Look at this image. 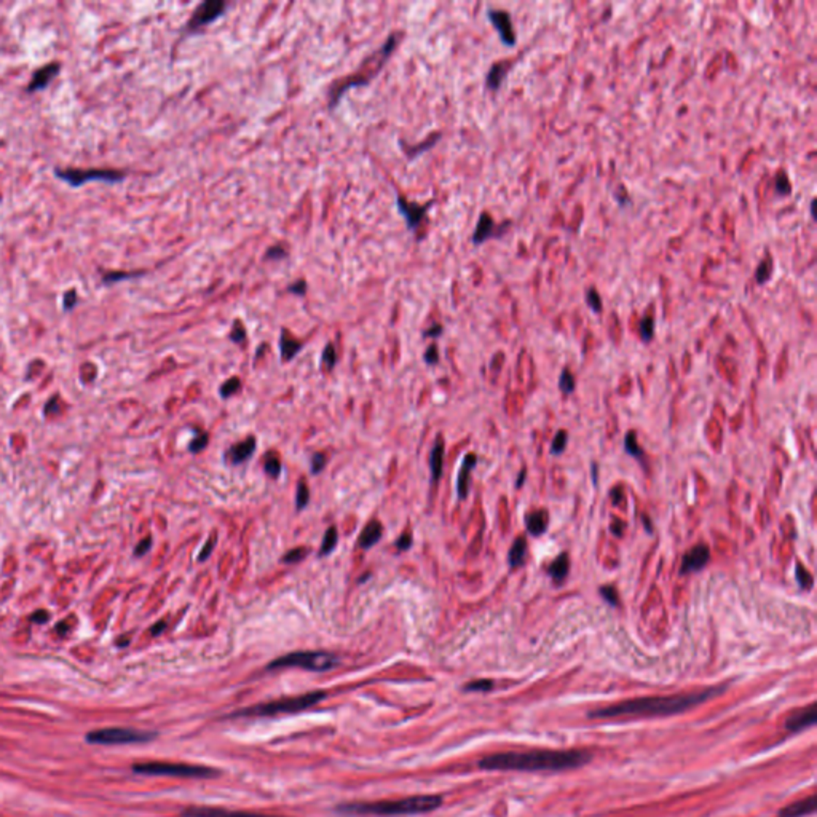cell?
Wrapping results in <instances>:
<instances>
[{
	"label": "cell",
	"mask_w": 817,
	"mask_h": 817,
	"mask_svg": "<svg viewBox=\"0 0 817 817\" xmlns=\"http://www.w3.org/2000/svg\"><path fill=\"white\" fill-rule=\"evenodd\" d=\"M589 760L591 755L579 750L504 752L485 757L479 766L490 771H566L579 768Z\"/></svg>",
	"instance_id": "cell-1"
},
{
	"label": "cell",
	"mask_w": 817,
	"mask_h": 817,
	"mask_svg": "<svg viewBox=\"0 0 817 817\" xmlns=\"http://www.w3.org/2000/svg\"><path fill=\"white\" fill-rule=\"evenodd\" d=\"M720 688H709L696 693H686V695H672V696H648L631 700L618 704L602 707V709L592 710V719H618V717H667L680 714L695 707L706 700H709Z\"/></svg>",
	"instance_id": "cell-2"
},
{
	"label": "cell",
	"mask_w": 817,
	"mask_h": 817,
	"mask_svg": "<svg viewBox=\"0 0 817 817\" xmlns=\"http://www.w3.org/2000/svg\"><path fill=\"white\" fill-rule=\"evenodd\" d=\"M440 803H443V798L439 795H418L398 800L372 801V803H350L342 806L340 811L346 814L379 817L412 816L434 811L436 808H439Z\"/></svg>",
	"instance_id": "cell-3"
},
{
	"label": "cell",
	"mask_w": 817,
	"mask_h": 817,
	"mask_svg": "<svg viewBox=\"0 0 817 817\" xmlns=\"http://www.w3.org/2000/svg\"><path fill=\"white\" fill-rule=\"evenodd\" d=\"M399 36L398 34H391V36L386 38V42L382 45V48L377 49L374 54H370V56L366 59V61L361 64V67L356 71L353 76H350L344 82H337L335 85H333V88L329 90V95H328V107L333 111L337 106H339L340 99L344 98V95L348 90H351L353 87H363V85H368V83L372 80L374 77L379 76V72L382 71L385 63L388 61V58L393 54L394 48L398 47V42H399Z\"/></svg>",
	"instance_id": "cell-4"
},
{
	"label": "cell",
	"mask_w": 817,
	"mask_h": 817,
	"mask_svg": "<svg viewBox=\"0 0 817 817\" xmlns=\"http://www.w3.org/2000/svg\"><path fill=\"white\" fill-rule=\"evenodd\" d=\"M324 696L326 695L323 691L306 693V695H302V696L286 697V700L267 702V704L251 707V709H245V710L238 712L236 715H240V717H273V715H280V714H295V712L305 710V709H309V707L315 706L316 702H320Z\"/></svg>",
	"instance_id": "cell-5"
},
{
	"label": "cell",
	"mask_w": 817,
	"mask_h": 817,
	"mask_svg": "<svg viewBox=\"0 0 817 817\" xmlns=\"http://www.w3.org/2000/svg\"><path fill=\"white\" fill-rule=\"evenodd\" d=\"M339 664V658L326 651H295L291 655L281 656L278 660L271 661L269 669H281V667H300V669L324 672L331 671Z\"/></svg>",
	"instance_id": "cell-6"
},
{
	"label": "cell",
	"mask_w": 817,
	"mask_h": 817,
	"mask_svg": "<svg viewBox=\"0 0 817 817\" xmlns=\"http://www.w3.org/2000/svg\"><path fill=\"white\" fill-rule=\"evenodd\" d=\"M133 771L139 774L150 776H172V777H211L216 774L214 770L203 765L171 763V761H146L133 766Z\"/></svg>",
	"instance_id": "cell-7"
},
{
	"label": "cell",
	"mask_w": 817,
	"mask_h": 817,
	"mask_svg": "<svg viewBox=\"0 0 817 817\" xmlns=\"http://www.w3.org/2000/svg\"><path fill=\"white\" fill-rule=\"evenodd\" d=\"M54 175H56L59 179L67 182L71 187H82L83 184H87V182L93 181L115 184V182H122L125 179V172L117 170H96V168H91V170H76V168L59 170L58 168V170H54Z\"/></svg>",
	"instance_id": "cell-8"
},
{
	"label": "cell",
	"mask_w": 817,
	"mask_h": 817,
	"mask_svg": "<svg viewBox=\"0 0 817 817\" xmlns=\"http://www.w3.org/2000/svg\"><path fill=\"white\" fill-rule=\"evenodd\" d=\"M155 735L146 731L131 730V728H104V730H96L87 735V741L91 744H106V746H118V744H137V742H147L150 741Z\"/></svg>",
	"instance_id": "cell-9"
},
{
	"label": "cell",
	"mask_w": 817,
	"mask_h": 817,
	"mask_svg": "<svg viewBox=\"0 0 817 817\" xmlns=\"http://www.w3.org/2000/svg\"><path fill=\"white\" fill-rule=\"evenodd\" d=\"M227 7H229V3L224 2V0H206V2H201L193 10L192 16L184 27V32L187 36L201 32L210 24L224 16Z\"/></svg>",
	"instance_id": "cell-10"
},
{
	"label": "cell",
	"mask_w": 817,
	"mask_h": 817,
	"mask_svg": "<svg viewBox=\"0 0 817 817\" xmlns=\"http://www.w3.org/2000/svg\"><path fill=\"white\" fill-rule=\"evenodd\" d=\"M432 205L433 203H427V205L410 203L405 200L401 193L398 195V198H396V206H398V211L401 212V216L404 217L405 225H407V229L410 232H418L420 225H422V222L425 221V216H427V212L429 208H432Z\"/></svg>",
	"instance_id": "cell-11"
},
{
	"label": "cell",
	"mask_w": 817,
	"mask_h": 817,
	"mask_svg": "<svg viewBox=\"0 0 817 817\" xmlns=\"http://www.w3.org/2000/svg\"><path fill=\"white\" fill-rule=\"evenodd\" d=\"M487 18L490 19V23L493 24L495 31H497L500 36V41H502L504 45L506 47L516 45L517 37H516V31H514V26H513L511 14H509L508 12H504V10L489 8Z\"/></svg>",
	"instance_id": "cell-12"
},
{
	"label": "cell",
	"mask_w": 817,
	"mask_h": 817,
	"mask_svg": "<svg viewBox=\"0 0 817 817\" xmlns=\"http://www.w3.org/2000/svg\"><path fill=\"white\" fill-rule=\"evenodd\" d=\"M709 561H710L709 546H706V544H702V543L697 544V546L691 548L690 551L685 554V557H683L680 573L682 575H686V573L701 570V568H704L707 566V562Z\"/></svg>",
	"instance_id": "cell-13"
},
{
	"label": "cell",
	"mask_w": 817,
	"mask_h": 817,
	"mask_svg": "<svg viewBox=\"0 0 817 817\" xmlns=\"http://www.w3.org/2000/svg\"><path fill=\"white\" fill-rule=\"evenodd\" d=\"M59 71H61V64L59 63H48L47 66L38 69V71L34 72L32 80L26 88L27 93H36L38 90L47 88L49 85V82H52L53 78L58 76Z\"/></svg>",
	"instance_id": "cell-14"
},
{
	"label": "cell",
	"mask_w": 817,
	"mask_h": 817,
	"mask_svg": "<svg viewBox=\"0 0 817 817\" xmlns=\"http://www.w3.org/2000/svg\"><path fill=\"white\" fill-rule=\"evenodd\" d=\"M184 817H281V816H269V814H257V813H247V811H229V809H219V808H190L184 811Z\"/></svg>",
	"instance_id": "cell-15"
},
{
	"label": "cell",
	"mask_w": 817,
	"mask_h": 817,
	"mask_svg": "<svg viewBox=\"0 0 817 817\" xmlns=\"http://www.w3.org/2000/svg\"><path fill=\"white\" fill-rule=\"evenodd\" d=\"M497 236H500V232L497 230V224H495L492 216L485 211L481 212V216H479V221H478V225H476V230H474L473 238H471L473 243L476 246H479L490 238H497Z\"/></svg>",
	"instance_id": "cell-16"
},
{
	"label": "cell",
	"mask_w": 817,
	"mask_h": 817,
	"mask_svg": "<svg viewBox=\"0 0 817 817\" xmlns=\"http://www.w3.org/2000/svg\"><path fill=\"white\" fill-rule=\"evenodd\" d=\"M254 450H256V439L251 436V438H246L245 440H241V443L232 445V447L229 449V452H227V462L232 465L245 463L251 458V455L254 454Z\"/></svg>",
	"instance_id": "cell-17"
},
{
	"label": "cell",
	"mask_w": 817,
	"mask_h": 817,
	"mask_svg": "<svg viewBox=\"0 0 817 817\" xmlns=\"http://www.w3.org/2000/svg\"><path fill=\"white\" fill-rule=\"evenodd\" d=\"M478 463V457L474 454H469L465 457L463 463H462V468H460V473H458V479H457V493H458V498L465 500L468 497V492H469V474H471L473 468L476 467Z\"/></svg>",
	"instance_id": "cell-18"
},
{
	"label": "cell",
	"mask_w": 817,
	"mask_h": 817,
	"mask_svg": "<svg viewBox=\"0 0 817 817\" xmlns=\"http://www.w3.org/2000/svg\"><path fill=\"white\" fill-rule=\"evenodd\" d=\"M816 723V706L811 704L806 709L800 710L798 714L790 715L785 721V728L789 731H801L805 728L813 726Z\"/></svg>",
	"instance_id": "cell-19"
},
{
	"label": "cell",
	"mask_w": 817,
	"mask_h": 817,
	"mask_svg": "<svg viewBox=\"0 0 817 817\" xmlns=\"http://www.w3.org/2000/svg\"><path fill=\"white\" fill-rule=\"evenodd\" d=\"M509 69H511V63L509 61L495 63L493 66L489 69L487 76H485V85H487L489 90L497 91V90H500V88H502L503 82L506 80Z\"/></svg>",
	"instance_id": "cell-20"
},
{
	"label": "cell",
	"mask_w": 817,
	"mask_h": 817,
	"mask_svg": "<svg viewBox=\"0 0 817 817\" xmlns=\"http://www.w3.org/2000/svg\"><path fill=\"white\" fill-rule=\"evenodd\" d=\"M816 811V796L811 795L808 798L798 800L795 803L785 806L784 809L779 811V817H803L808 814H813Z\"/></svg>",
	"instance_id": "cell-21"
},
{
	"label": "cell",
	"mask_w": 817,
	"mask_h": 817,
	"mask_svg": "<svg viewBox=\"0 0 817 817\" xmlns=\"http://www.w3.org/2000/svg\"><path fill=\"white\" fill-rule=\"evenodd\" d=\"M382 535H383L382 524H380L379 521H370L359 535V546L363 549H370L380 541Z\"/></svg>",
	"instance_id": "cell-22"
},
{
	"label": "cell",
	"mask_w": 817,
	"mask_h": 817,
	"mask_svg": "<svg viewBox=\"0 0 817 817\" xmlns=\"http://www.w3.org/2000/svg\"><path fill=\"white\" fill-rule=\"evenodd\" d=\"M526 526L527 530L532 535H543L546 532V528L549 526V514L548 511H544V509H538V511H533L530 513L527 519H526Z\"/></svg>",
	"instance_id": "cell-23"
},
{
	"label": "cell",
	"mask_w": 817,
	"mask_h": 817,
	"mask_svg": "<svg viewBox=\"0 0 817 817\" xmlns=\"http://www.w3.org/2000/svg\"><path fill=\"white\" fill-rule=\"evenodd\" d=\"M568 570H570V559H568L567 552L561 554V556H559L552 563H549V567H548V573L552 577V579L557 584L563 583V579H566L568 575Z\"/></svg>",
	"instance_id": "cell-24"
},
{
	"label": "cell",
	"mask_w": 817,
	"mask_h": 817,
	"mask_svg": "<svg viewBox=\"0 0 817 817\" xmlns=\"http://www.w3.org/2000/svg\"><path fill=\"white\" fill-rule=\"evenodd\" d=\"M443 463H444V443L443 439H438V443L432 450L429 455V469H432L433 482H438L443 474Z\"/></svg>",
	"instance_id": "cell-25"
},
{
	"label": "cell",
	"mask_w": 817,
	"mask_h": 817,
	"mask_svg": "<svg viewBox=\"0 0 817 817\" xmlns=\"http://www.w3.org/2000/svg\"><path fill=\"white\" fill-rule=\"evenodd\" d=\"M280 350L283 361H291L302 350V344L299 340H295L288 331H283L280 337Z\"/></svg>",
	"instance_id": "cell-26"
},
{
	"label": "cell",
	"mask_w": 817,
	"mask_h": 817,
	"mask_svg": "<svg viewBox=\"0 0 817 817\" xmlns=\"http://www.w3.org/2000/svg\"><path fill=\"white\" fill-rule=\"evenodd\" d=\"M526 551H527V541L524 537H519L516 538V541L509 549L508 552V562H509V567L511 568H517L521 567L524 561H526Z\"/></svg>",
	"instance_id": "cell-27"
},
{
	"label": "cell",
	"mask_w": 817,
	"mask_h": 817,
	"mask_svg": "<svg viewBox=\"0 0 817 817\" xmlns=\"http://www.w3.org/2000/svg\"><path fill=\"white\" fill-rule=\"evenodd\" d=\"M772 270H774V265H772V259H771V256L768 254V256L765 257L763 260L760 262L759 269H757V271H755V281H757V284L761 286V284L768 283V281L771 280V276H772Z\"/></svg>",
	"instance_id": "cell-28"
},
{
	"label": "cell",
	"mask_w": 817,
	"mask_h": 817,
	"mask_svg": "<svg viewBox=\"0 0 817 817\" xmlns=\"http://www.w3.org/2000/svg\"><path fill=\"white\" fill-rule=\"evenodd\" d=\"M337 541H339V533H337L335 527H329L326 530V535L323 538V544H321V549H320V556H328L329 552H333L335 546H337Z\"/></svg>",
	"instance_id": "cell-29"
},
{
	"label": "cell",
	"mask_w": 817,
	"mask_h": 817,
	"mask_svg": "<svg viewBox=\"0 0 817 817\" xmlns=\"http://www.w3.org/2000/svg\"><path fill=\"white\" fill-rule=\"evenodd\" d=\"M264 469L265 473L269 474L270 478L276 479L280 476L281 473V462H280V457L276 455V452H269L265 455V460H264Z\"/></svg>",
	"instance_id": "cell-30"
},
{
	"label": "cell",
	"mask_w": 817,
	"mask_h": 817,
	"mask_svg": "<svg viewBox=\"0 0 817 817\" xmlns=\"http://www.w3.org/2000/svg\"><path fill=\"white\" fill-rule=\"evenodd\" d=\"M638 334L643 342H650L655 337V318L653 316L648 315L638 323Z\"/></svg>",
	"instance_id": "cell-31"
},
{
	"label": "cell",
	"mask_w": 817,
	"mask_h": 817,
	"mask_svg": "<svg viewBox=\"0 0 817 817\" xmlns=\"http://www.w3.org/2000/svg\"><path fill=\"white\" fill-rule=\"evenodd\" d=\"M141 275H144V271H109V273L102 276V283L112 284V283H118L120 280L135 278V276H141Z\"/></svg>",
	"instance_id": "cell-32"
},
{
	"label": "cell",
	"mask_w": 817,
	"mask_h": 817,
	"mask_svg": "<svg viewBox=\"0 0 817 817\" xmlns=\"http://www.w3.org/2000/svg\"><path fill=\"white\" fill-rule=\"evenodd\" d=\"M584 299H586L587 306L594 311V313H602L603 302H602L601 294H598L596 288L586 289V295H584Z\"/></svg>",
	"instance_id": "cell-33"
},
{
	"label": "cell",
	"mask_w": 817,
	"mask_h": 817,
	"mask_svg": "<svg viewBox=\"0 0 817 817\" xmlns=\"http://www.w3.org/2000/svg\"><path fill=\"white\" fill-rule=\"evenodd\" d=\"M774 189H776V193H779V195H782V197H787L792 193V184H790L789 176H787L785 171H779L776 175Z\"/></svg>",
	"instance_id": "cell-34"
},
{
	"label": "cell",
	"mask_w": 817,
	"mask_h": 817,
	"mask_svg": "<svg viewBox=\"0 0 817 817\" xmlns=\"http://www.w3.org/2000/svg\"><path fill=\"white\" fill-rule=\"evenodd\" d=\"M310 502V492H309V487H306V484L302 481L297 485V495H295V504H297V509H304L306 504Z\"/></svg>",
	"instance_id": "cell-35"
},
{
	"label": "cell",
	"mask_w": 817,
	"mask_h": 817,
	"mask_svg": "<svg viewBox=\"0 0 817 817\" xmlns=\"http://www.w3.org/2000/svg\"><path fill=\"white\" fill-rule=\"evenodd\" d=\"M559 388H561L563 393H572L573 390H575V377H573L572 372L568 369H563L562 374H561V379H559Z\"/></svg>",
	"instance_id": "cell-36"
},
{
	"label": "cell",
	"mask_w": 817,
	"mask_h": 817,
	"mask_svg": "<svg viewBox=\"0 0 817 817\" xmlns=\"http://www.w3.org/2000/svg\"><path fill=\"white\" fill-rule=\"evenodd\" d=\"M241 388V382L238 377H232L227 380V382L221 386V396L222 398H230V396H234L235 393H238V390Z\"/></svg>",
	"instance_id": "cell-37"
},
{
	"label": "cell",
	"mask_w": 817,
	"mask_h": 817,
	"mask_svg": "<svg viewBox=\"0 0 817 817\" xmlns=\"http://www.w3.org/2000/svg\"><path fill=\"white\" fill-rule=\"evenodd\" d=\"M795 575H796V581L800 583V586L803 589H811L813 587V575L800 566H796V570H795Z\"/></svg>",
	"instance_id": "cell-38"
},
{
	"label": "cell",
	"mask_w": 817,
	"mask_h": 817,
	"mask_svg": "<svg viewBox=\"0 0 817 817\" xmlns=\"http://www.w3.org/2000/svg\"><path fill=\"white\" fill-rule=\"evenodd\" d=\"M625 447L627 450V454H631L632 457L636 458H643V450L637 445V440H636V433H627L626 436V443H625Z\"/></svg>",
	"instance_id": "cell-39"
},
{
	"label": "cell",
	"mask_w": 817,
	"mask_h": 817,
	"mask_svg": "<svg viewBox=\"0 0 817 817\" xmlns=\"http://www.w3.org/2000/svg\"><path fill=\"white\" fill-rule=\"evenodd\" d=\"M288 257V249L283 245H275L267 249L265 252V260H281V259H286Z\"/></svg>",
	"instance_id": "cell-40"
},
{
	"label": "cell",
	"mask_w": 817,
	"mask_h": 817,
	"mask_svg": "<svg viewBox=\"0 0 817 817\" xmlns=\"http://www.w3.org/2000/svg\"><path fill=\"white\" fill-rule=\"evenodd\" d=\"M216 541H217V533H212L211 537L208 538V541L205 543V546H203L200 554H198V562H205V561H208V559H210L211 552L214 551V548H216Z\"/></svg>",
	"instance_id": "cell-41"
},
{
	"label": "cell",
	"mask_w": 817,
	"mask_h": 817,
	"mask_svg": "<svg viewBox=\"0 0 817 817\" xmlns=\"http://www.w3.org/2000/svg\"><path fill=\"white\" fill-rule=\"evenodd\" d=\"M598 592H601V596L605 598L610 605H613V607L620 605V597H618L616 589L613 586H602L601 589H598Z\"/></svg>",
	"instance_id": "cell-42"
},
{
	"label": "cell",
	"mask_w": 817,
	"mask_h": 817,
	"mask_svg": "<svg viewBox=\"0 0 817 817\" xmlns=\"http://www.w3.org/2000/svg\"><path fill=\"white\" fill-rule=\"evenodd\" d=\"M440 137V135H434L432 139H428V142H423L422 146H417V147H405V153H407V157L412 158L414 155H420V153H423L427 148L433 147L438 139Z\"/></svg>",
	"instance_id": "cell-43"
},
{
	"label": "cell",
	"mask_w": 817,
	"mask_h": 817,
	"mask_svg": "<svg viewBox=\"0 0 817 817\" xmlns=\"http://www.w3.org/2000/svg\"><path fill=\"white\" fill-rule=\"evenodd\" d=\"M337 363V353H335V346L333 344H328L326 345V348L323 351V364L326 369H333Z\"/></svg>",
	"instance_id": "cell-44"
},
{
	"label": "cell",
	"mask_w": 817,
	"mask_h": 817,
	"mask_svg": "<svg viewBox=\"0 0 817 817\" xmlns=\"http://www.w3.org/2000/svg\"><path fill=\"white\" fill-rule=\"evenodd\" d=\"M306 554H309V551H306L305 548H295V549H291L289 552H286V554H284L283 562H286V563H297V562H300L302 559H305Z\"/></svg>",
	"instance_id": "cell-45"
},
{
	"label": "cell",
	"mask_w": 817,
	"mask_h": 817,
	"mask_svg": "<svg viewBox=\"0 0 817 817\" xmlns=\"http://www.w3.org/2000/svg\"><path fill=\"white\" fill-rule=\"evenodd\" d=\"M208 443H210V438H208V434H206V433L198 434L197 438L193 439L192 443H190V447H189V449H190V452H193V454L201 452V450H205V449H206Z\"/></svg>",
	"instance_id": "cell-46"
},
{
	"label": "cell",
	"mask_w": 817,
	"mask_h": 817,
	"mask_svg": "<svg viewBox=\"0 0 817 817\" xmlns=\"http://www.w3.org/2000/svg\"><path fill=\"white\" fill-rule=\"evenodd\" d=\"M567 440H568V433L559 432L556 438H554V443H552V454L563 452V450H566V447H567Z\"/></svg>",
	"instance_id": "cell-47"
},
{
	"label": "cell",
	"mask_w": 817,
	"mask_h": 817,
	"mask_svg": "<svg viewBox=\"0 0 817 817\" xmlns=\"http://www.w3.org/2000/svg\"><path fill=\"white\" fill-rule=\"evenodd\" d=\"M326 467V455L324 454H315L311 457V473L320 474Z\"/></svg>",
	"instance_id": "cell-48"
},
{
	"label": "cell",
	"mask_w": 817,
	"mask_h": 817,
	"mask_svg": "<svg viewBox=\"0 0 817 817\" xmlns=\"http://www.w3.org/2000/svg\"><path fill=\"white\" fill-rule=\"evenodd\" d=\"M230 339L235 342V344H241V342H245L246 339V331L243 328L240 321H235L234 328H232V333H230Z\"/></svg>",
	"instance_id": "cell-49"
},
{
	"label": "cell",
	"mask_w": 817,
	"mask_h": 817,
	"mask_svg": "<svg viewBox=\"0 0 817 817\" xmlns=\"http://www.w3.org/2000/svg\"><path fill=\"white\" fill-rule=\"evenodd\" d=\"M493 683L490 680H478V682H471L467 685V690L469 691H489L492 690Z\"/></svg>",
	"instance_id": "cell-50"
},
{
	"label": "cell",
	"mask_w": 817,
	"mask_h": 817,
	"mask_svg": "<svg viewBox=\"0 0 817 817\" xmlns=\"http://www.w3.org/2000/svg\"><path fill=\"white\" fill-rule=\"evenodd\" d=\"M425 363L427 364H438L439 363V351H438V346L432 345L428 346V350L425 351Z\"/></svg>",
	"instance_id": "cell-51"
},
{
	"label": "cell",
	"mask_w": 817,
	"mask_h": 817,
	"mask_svg": "<svg viewBox=\"0 0 817 817\" xmlns=\"http://www.w3.org/2000/svg\"><path fill=\"white\" fill-rule=\"evenodd\" d=\"M410 546H412V537H410V533L401 535V537L396 539V548L401 549V551H405V549H409Z\"/></svg>",
	"instance_id": "cell-52"
},
{
	"label": "cell",
	"mask_w": 817,
	"mask_h": 817,
	"mask_svg": "<svg viewBox=\"0 0 817 817\" xmlns=\"http://www.w3.org/2000/svg\"><path fill=\"white\" fill-rule=\"evenodd\" d=\"M288 291H289V292H292V294H295V295H305V292H306V283H305L304 280H297L294 284H291V286H289Z\"/></svg>",
	"instance_id": "cell-53"
},
{
	"label": "cell",
	"mask_w": 817,
	"mask_h": 817,
	"mask_svg": "<svg viewBox=\"0 0 817 817\" xmlns=\"http://www.w3.org/2000/svg\"><path fill=\"white\" fill-rule=\"evenodd\" d=\"M77 304V294L74 291H69L64 294V310H72Z\"/></svg>",
	"instance_id": "cell-54"
},
{
	"label": "cell",
	"mask_w": 817,
	"mask_h": 817,
	"mask_svg": "<svg viewBox=\"0 0 817 817\" xmlns=\"http://www.w3.org/2000/svg\"><path fill=\"white\" fill-rule=\"evenodd\" d=\"M150 546H152V538L147 537L146 539H142V541L139 544H137L135 554H136V556H144V554L148 551V549H150Z\"/></svg>",
	"instance_id": "cell-55"
},
{
	"label": "cell",
	"mask_w": 817,
	"mask_h": 817,
	"mask_svg": "<svg viewBox=\"0 0 817 817\" xmlns=\"http://www.w3.org/2000/svg\"><path fill=\"white\" fill-rule=\"evenodd\" d=\"M625 527H626L625 522L620 521V519H613V522H612V526H610V532L613 535H615V537L620 538L621 535H623V530H625Z\"/></svg>",
	"instance_id": "cell-56"
},
{
	"label": "cell",
	"mask_w": 817,
	"mask_h": 817,
	"mask_svg": "<svg viewBox=\"0 0 817 817\" xmlns=\"http://www.w3.org/2000/svg\"><path fill=\"white\" fill-rule=\"evenodd\" d=\"M440 334H443V326L440 324H433L432 328L425 331V337H433V339L434 337H439Z\"/></svg>",
	"instance_id": "cell-57"
},
{
	"label": "cell",
	"mask_w": 817,
	"mask_h": 817,
	"mask_svg": "<svg viewBox=\"0 0 817 817\" xmlns=\"http://www.w3.org/2000/svg\"><path fill=\"white\" fill-rule=\"evenodd\" d=\"M612 500H613V504H621L623 500H625V495H623L621 489L616 487V489H612Z\"/></svg>",
	"instance_id": "cell-58"
},
{
	"label": "cell",
	"mask_w": 817,
	"mask_h": 817,
	"mask_svg": "<svg viewBox=\"0 0 817 817\" xmlns=\"http://www.w3.org/2000/svg\"><path fill=\"white\" fill-rule=\"evenodd\" d=\"M165 627H166V621H160V623H157V625L150 629L152 636H158V634H161L163 631H165Z\"/></svg>",
	"instance_id": "cell-59"
},
{
	"label": "cell",
	"mask_w": 817,
	"mask_h": 817,
	"mask_svg": "<svg viewBox=\"0 0 817 817\" xmlns=\"http://www.w3.org/2000/svg\"><path fill=\"white\" fill-rule=\"evenodd\" d=\"M814 206H816V200H811V206H809V210H811V217H813V219H814V221H816V212H814Z\"/></svg>",
	"instance_id": "cell-60"
},
{
	"label": "cell",
	"mask_w": 817,
	"mask_h": 817,
	"mask_svg": "<svg viewBox=\"0 0 817 817\" xmlns=\"http://www.w3.org/2000/svg\"><path fill=\"white\" fill-rule=\"evenodd\" d=\"M524 476H526V469H522L521 479H519V481H517V487H521V485H522V482H524V479H522V478H524Z\"/></svg>",
	"instance_id": "cell-61"
}]
</instances>
